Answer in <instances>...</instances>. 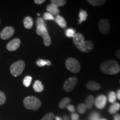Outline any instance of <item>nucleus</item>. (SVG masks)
Segmentation results:
<instances>
[{"mask_svg": "<svg viewBox=\"0 0 120 120\" xmlns=\"http://www.w3.org/2000/svg\"><path fill=\"white\" fill-rule=\"evenodd\" d=\"M102 72L107 75H116L120 71V64L113 60H107L102 62L100 67Z\"/></svg>", "mask_w": 120, "mask_h": 120, "instance_id": "f257e3e1", "label": "nucleus"}, {"mask_svg": "<svg viewBox=\"0 0 120 120\" xmlns=\"http://www.w3.org/2000/svg\"><path fill=\"white\" fill-rule=\"evenodd\" d=\"M24 106L28 109L36 111L41 106V102L37 97L28 96L23 100Z\"/></svg>", "mask_w": 120, "mask_h": 120, "instance_id": "f03ea898", "label": "nucleus"}, {"mask_svg": "<svg viewBox=\"0 0 120 120\" xmlns=\"http://www.w3.org/2000/svg\"><path fill=\"white\" fill-rule=\"evenodd\" d=\"M66 67L72 73H77L80 71L81 64L79 61L74 58H67L65 62Z\"/></svg>", "mask_w": 120, "mask_h": 120, "instance_id": "7ed1b4c3", "label": "nucleus"}, {"mask_svg": "<svg viewBox=\"0 0 120 120\" xmlns=\"http://www.w3.org/2000/svg\"><path fill=\"white\" fill-rule=\"evenodd\" d=\"M36 31L38 35L42 37L43 43L45 46L47 47L50 46L51 44V38L50 36L49 35L46 27L43 26H37Z\"/></svg>", "mask_w": 120, "mask_h": 120, "instance_id": "20e7f679", "label": "nucleus"}, {"mask_svg": "<svg viewBox=\"0 0 120 120\" xmlns=\"http://www.w3.org/2000/svg\"><path fill=\"white\" fill-rule=\"evenodd\" d=\"M25 67V63L22 60H19L12 64L10 67L11 75L15 77H17L23 72Z\"/></svg>", "mask_w": 120, "mask_h": 120, "instance_id": "39448f33", "label": "nucleus"}, {"mask_svg": "<svg viewBox=\"0 0 120 120\" xmlns=\"http://www.w3.org/2000/svg\"><path fill=\"white\" fill-rule=\"evenodd\" d=\"M78 79L76 77H71L64 82V89L66 92H71L77 83Z\"/></svg>", "mask_w": 120, "mask_h": 120, "instance_id": "423d86ee", "label": "nucleus"}, {"mask_svg": "<svg viewBox=\"0 0 120 120\" xmlns=\"http://www.w3.org/2000/svg\"><path fill=\"white\" fill-rule=\"evenodd\" d=\"M99 31L103 34H107L109 32L111 26L109 20L106 19H102L98 22Z\"/></svg>", "mask_w": 120, "mask_h": 120, "instance_id": "0eeeda50", "label": "nucleus"}, {"mask_svg": "<svg viewBox=\"0 0 120 120\" xmlns=\"http://www.w3.org/2000/svg\"><path fill=\"white\" fill-rule=\"evenodd\" d=\"M14 33L15 30L13 27L11 26L6 27L1 31V34H0V37L2 40H8L14 34Z\"/></svg>", "mask_w": 120, "mask_h": 120, "instance_id": "6e6552de", "label": "nucleus"}, {"mask_svg": "<svg viewBox=\"0 0 120 120\" xmlns=\"http://www.w3.org/2000/svg\"><path fill=\"white\" fill-rule=\"evenodd\" d=\"M107 103V97L106 96L101 94L98 96L94 101V104L98 109H103L106 106Z\"/></svg>", "mask_w": 120, "mask_h": 120, "instance_id": "1a4fd4ad", "label": "nucleus"}, {"mask_svg": "<svg viewBox=\"0 0 120 120\" xmlns=\"http://www.w3.org/2000/svg\"><path fill=\"white\" fill-rule=\"evenodd\" d=\"M94 45L92 41H85L79 47V49L83 53H88L92 50L94 49Z\"/></svg>", "mask_w": 120, "mask_h": 120, "instance_id": "9d476101", "label": "nucleus"}, {"mask_svg": "<svg viewBox=\"0 0 120 120\" xmlns=\"http://www.w3.org/2000/svg\"><path fill=\"white\" fill-rule=\"evenodd\" d=\"M21 44V41L19 38H15L7 45V49L9 51H15L19 49Z\"/></svg>", "mask_w": 120, "mask_h": 120, "instance_id": "9b49d317", "label": "nucleus"}, {"mask_svg": "<svg viewBox=\"0 0 120 120\" xmlns=\"http://www.w3.org/2000/svg\"><path fill=\"white\" fill-rule=\"evenodd\" d=\"M73 42L75 46L79 49L82 43L85 42V37L81 33H77L73 37Z\"/></svg>", "mask_w": 120, "mask_h": 120, "instance_id": "f8f14e48", "label": "nucleus"}, {"mask_svg": "<svg viewBox=\"0 0 120 120\" xmlns=\"http://www.w3.org/2000/svg\"><path fill=\"white\" fill-rule=\"evenodd\" d=\"M86 87L88 90H91V91H96V90H100L101 86L96 82L89 81L87 83Z\"/></svg>", "mask_w": 120, "mask_h": 120, "instance_id": "ddd939ff", "label": "nucleus"}, {"mask_svg": "<svg viewBox=\"0 0 120 120\" xmlns=\"http://www.w3.org/2000/svg\"><path fill=\"white\" fill-rule=\"evenodd\" d=\"M47 11L48 12L51 13V14L53 15H56L57 16L60 13V10L58 7L55 6L53 5V4H49L47 7Z\"/></svg>", "mask_w": 120, "mask_h": 120, "instance_id": "4468645a", "label": "nucleus"}, {"mask_svg": "<svg viewBox=\"0 0 120 120\" xmlns=\"http://www.w3.org/2000/svg\"><path fill=\"white\" fill-rule=\"evenodd\" d=\"M23 25L26 29H31L34 25V20L31 17L27 16L23 19Z\"/></svg>", "mask_w": 120, "mask_h": 120, "instance_id": "2eb2a0df", "label": "nucleus"}, {"mask_svg": "<svg viewBox=\"0 0 120 120\" xmlns=\"http://www.w3.org/2000/svg\"><path fill=\"white\" fill-rule=\"evenodd\" d=\"M55 21H56V22L61 28H65L66 27V20L64 19V18L62 17L61 16H60V15L56 16V19H55Z\"/></svg>", "mask_w": 120, "mask_h": 120, "instance_id": "dca6fc26", "label": "nucleus"}, {"mask_svg": "<svg viewBox=\"0 0 120 120\" xmlns=\"http://www.w3.org/2000/svg\"><path fill=\"white\" fill-rule=\"evenodd\" d=\"M33 88L36 92H42L43 89H44V87H43V85L42 83V82L38 80L34 82Z\"/></svg>", "mask_w": 120, "mask_h": 120, "instance_id": "f3484780", "label": "nucleus"}, {"mask_svg": "<svg viewBox=\"0 0 120 120\" xmlns=\"http://www.w3.org/2000/svg\"><path fill=\"white\" fill-rule=\"evenodd\" d=\"M94 98L92 95H89L86 100V106L87 109H90L92 108L94 103Z\"/></svg>", "mask_w": 120, "mask_h": 120, "instance_id": "a211bd4d", "label": "nucleus"}, {"mask_svg": "<svg viewBox=\"0 0 120 120\" xmlns=\"http://www.w3.org/2000/svg\"><path fill=\"white\" fill-rule=\"evenodd\" d=\"M88 4L94 6H101L106 3L105 0H88Z\"/></svg>", "mask_w": 120, "mask_h": 120, "instance_id": "6ab92c4d", "label": "nucleus"}, {"mask_svg": "<svg viewBox=\"0 0 120 120\" xmlns=\"http://www.w3.org/2000/svg\"><path fill=\"white\" fill-rule=\"evenodd\" d=\"M71 102V100L68 97H65L61 100L59 103V107L61 109H64L68 106V104Z\"/></svg>", "mask_w": 120, "mask_h": 120, "instance_id": "aec40b11", "label": "nucleus"}, {"mask_svg": "<svg viewBox=\"0 0 120 120\" xmlns=\"http://www.w3.org/2000/svg\"><path fill=\"white\" fill-rule=\"evenodd\" d=\"M120 109V105L119 103L115 102L113 103V105L111 106L109 109V112L111 114L116 113Z\"/></svg>", "mask_w": 120, "mask_h": 120, "instance_id": "412c9836", "label": "nucleus"}, {"mask_svg": "<svg viewBox=\"0 0 120 120\" xmlns=\"http://www.w3.org/2000/svg\"><path fill=\"white\" fill-rule=\"evenodd\" d=\"M87 17V13L85 11L81 10L79 13V24H81L82 22L85 21Z\"/></svg>", "mask_w": 120, "mask_h": 120, "instance_id": "4be33fe9", "label": "nucleus"}, {"mask_svg": "<svg viewBox=\"0 0 120 120\" xmlns=\"http://www.w3.org/2000/svg\"><path fill=\"white\" fill-rule=\"evenodd\" d=\"M51 2L53 5L58 7L64 6V4H66L67 1L66 0H51Z\"/></svg>", "mask_w": 120, "mask_h": 120, "instance_id": "5701e85b", "label": "nucleus"}, {"mask_svg": "<svg viewBox=\"0 0 120 120\" xmlns=\"http://www.w3.org/2000/svg\"><path fill=\"white\" fill-rule=\"evenodd\" d=\"M117 98L116 94L114 91H111L109 93L108 95V99L109 102L115 103Z\"/></svg>", "mask_w": 120, "mask_h": 120, "instance_id": "b1692460", "label": "nucleus"}, {"mask_svg": "<svg viewBox=\"0 0 120 120\" xmlns=\"http://www.w3.org/2000/svg\"><path fill=\"white\" fill-rule=\"evenodd\" d=\"M36 64L37 66L40 67H43L44 66H50L51 64V62L50 61H49V60H38V61H37Z\"/></svg>", "mask_w": 120, "mask_h": 120, "instance_id": "393cba45", "label": "nucleus"}, {"mask_svg": "<svg viewBox=\"0 0 120 120\" xmlns=\"http://www.w3.org/2000/svg\"><path fill=\"white\" fill-rule=\"evenodd\" d=\"M32 78L30 76H27L24 78V79L23 81V85L26 87H28L31 85V82H32Z\"/></svg>", "mask_w": 120, "mask_h": 120, "instance_id": "a878e982", "label": "nucleus"}, {"mask_svg": "<svg viewBox=\"0 0 120 120\" xmlns=\"http://www.w3.org/2000/svg\"><path fill=\"white\" fill-rule=\"evenodd\" d=\"M76 34V31L73 28H68L65 32L66 36L69 38H73Z\"/></svg>", "mask_w": 120, "mask_h": 120, "instance_id": "bb28decb", "label": "nucleus"}, {"mask_svg": "<svg viewBox=\"0 0 120 120\" xmlns=\"http://www.w3.org/2000/svg\"><path fill=\"white\" fill-rule=\"evenodd\" d=\"M87 107L86 105L84 103H80L77 107V110L79 113L84 114L86 112Z\"/></svg>", "mask_w": 120, "mask_h": 120, "instance_id": "cd10ccee", "label": "nucleus"}, {"mask_svg": "<svg viewBox=\"0 0 120 120\" xmlns=\"http://www.w3.org/2000/svg\"><path fill=\"white\" fill-rule=\"evenodd\" d=\"M90 120H100V114L97 112H93L90 116Z\"/></svg>", "mask_w": 120, "mask_h": 120, "instance_id": "c85d7f7f", "label": "nucleus"}, {"mask_svg": "<svg viewBox=\"0 0 120 120\" xmlns=\"http://www.w3.org/2000/svg\"><path fill=\"white\" fill-rule=\"evenodd\" d=\"M55 118L54 114L52 112H49L46 114L42 118L41 120H53Z\"/></svg>", "mask_w": 120, "mask_h": 120, "instance_id": "c756f323", "label": "nucleus"}, {"mask_svg": "<svg viewBox=\"0 0 120 120\" xmlns=\"http://www.w3.org/2000/svg\"><path fill=\"white\" fill-rule=\"evenodd\" d=\"M43 19L45 20H55L53 15L49 12H45L43 14Z\"/></svg>", "mask_w": 120, "mask_h": 120, "instance_id": "7c9ffc66", "label": "nucleus"}, {"mask_svg": "<svg viewBox=\"0 0 120 120\" xmlns=\"http://www.w3.org/2000/svg\"><path fill=\"white\" fill-rule=\"evenodd\" d=\"M6 95L4 92L0 91V106L4 105L6 102Z\"/></svg>", "mask_w": 120, "mask_h": 120, "instance_id": "2f4dec72", "label": "nucleus"}, {"mask_svg": "<svg viewBox=\"0 0 120 120\" xmlns=\"http://www.w3.org/2000/svg\"><path fill=\"white\" fill-rule=\"evenodd\" d=\"M36 25L37 26H46V23H45L44 19L43 18L41 17H38L36 19Z\"/></svg>", "mask_w": 120, "mask_h": 120, "instance_id": "473e14b6", "label": "nucleus"}, {"mask_svg": "<svg viewBox=\"0 0 120 120\" xmlns=\"http://www.w3.org/2000/svg\"><path fill=\"white\" fill-rule=\"evenodd\" d=\"M79 118V115L76 113H73L71 114L72 120H78Z\"/></svg>", "mask_w": 120, "mask_h": 120, "instance_id": "72a5a7b5", "label": "nucleus"}, {"mask_svg": "<svg viewBox=\"0 0 120 120\" xmlns=\"http://www.w3.org/2000/svg\"><path fill=\"white\" fill-rule=\"evenodd\" d=\"M67 109H68V110L71 112H74L75 111V107L73 106V105H68V106L67 107Z\"/></svg>", "mask_w": 120, "mask_h": 120, "instance_id": "f704fd0d", "label": "nucleus"}, {"mask_svg": "<svg viewBox=\"0 0 120 120\" xmlns=\"http://www.w3.org/2000/svg\"><path fill=\"white\" fill-rule=\"evenodd\" d=\"M45 2V0H34V2L37 4H41Z\"/></svg>", "mask_w": 120, "mask_h": 120, "instance_id": "c9c22d12", "label": "nucleus"}, {"mask_svg": "<svg viewBox=\"0 0 120 120\" xmlns=\"http://www.w3.org/2000/svg\"><path fill=\"white\" fill-rule=\"evenodd\" d=\"M115 55H116L117 57L120 59V49L116 51V53H115Z\"/></svg>", "mask_w": 120, "mask_h": 120, "instance_id": "e433bc0d", "label": "nucleus"}, {"mask_svg": "<svg viewBox=\"0 0 120 120\" xmlns=\"http://www.w3.org/2000/svg\"><path fill=\"white\" fill-rule=\"evenodd\" d=\"M114 120H120V115L117 114L114 116Z\"/></svg>", "mask_w": 120, "mask_h": 120, "instance_id": "4c0bfd02", "label": "nucleus"}, {"mask_svg": "<svg viewBox=\"0 0 120 120\" xmlns=\"http://www.w3.org/2000/svg\"><path fill=\"white\" fill-rule=\"evenodd\" d=\"M116 96H117V98L119 100H120V89L118 90L117 92Z\"/></svg>", "mask_w": 120, "mask_h": 120, "instance_id": "58836bf2", "label": "nucleus"}, {"mask_svg": "<svg viewBox=\"0 0 120 120\" xmlns=\"http://www.w3.org/2000/svg\"><path fill=\"white\" fill-rule=\"evenodd\" d=\"M55 120H62V118L60 117L59 116H56L55 117Z\"/></svg>", "mask_w": 120, "mask_h": 120, "instance_id": "ea45409f", "label": "nucleus"}, {"mask_svg": "<svg viewBox=\"0 0 120 120\" xmlns=\"http://www.w3.org/2000/svg\"><path fill=\"white\" fill-rule=\"evenodd\" d=\"M64 120H70V119H69V117L67 116H64Z\"/></svg>", "mask_w": 120, "mask_h": 120, "instance_id": "a19ab883", "label": "nucleus"}, {"mask_svg": "<svg viewBox=\"0 0 120 120\" xmlns=\"http://www.w3.org/2000/svg\"><path fill=\"white\" fill-rule=\"evenodd\" d=\"M99 120H107L106 119H105V118H102V119H100Z\"/></svg>", "mask_w": 120, "mask_h": 120, "instance_id": "79ce46f5", "label": "nucleus"}, {"mask_svg": "<svg viewBox=\"0 0 120 120\" xmlns=\"http://www.w3.org/2000/svg\"></svg>", "mask_w": 120, "mask_h": 120, "instance_id": "37998d69", "label": "nucleus"}]
</instances>
